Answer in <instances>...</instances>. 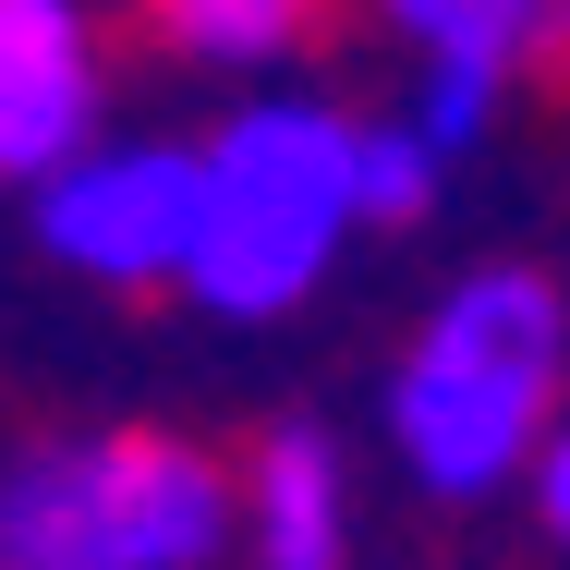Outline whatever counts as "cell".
<instances>
[{
    "instance_id": "cell-1",
    "label": "cell",
    "mask_w": 570,
    "mask_h": 570,
    "mask_svg": "<svg viewBox=\"0 0 570 570\" xmlns=\"http://www.w3.org/2000/svg\"><path fill=\"white\" fill-rule=\"evenodd\" d=\"M570 376V316L534 267H473L438 292V316L413 328L389 376V450L425 498H498L522 485V461L559 413Z\"/></svg>"
},
{
    "instance_id": "cell-2",
    "label": "cell",
    "mask_w": 570,
    "mask_h": 570,
    "mask_svg": "<svg viewBox=\"0 0 570 570\" xmlns=\"http://www.w3.org/2000/svg\"><path fill=\"white\" fill-rule=\"evenodd\" d=\"M352 243V110L255 98L195 146V243L183 292L207 316H292Z\"/></svg>"
},
{
    "instance_id": "cell-3",
    "label": "cell",
    "mask_w": 570,
    "mask_h": 570,
    "mask_svg": "<svg viewBox=\"0 0 570 570\" xmlns=\"http://www.w3.org/2000/svg\"><path fill=\"white\" fill-rule=\"evenodd\" d=\"M230 473L170 425H86L0 461V570H207Z\"/></svg>"
},
{
    "instance_id": "cell-4",
    "label": "cell",
    "mask_w": 570,
    "mask_h": 570,
    "mask_svg": "<svg viewBox=\"0 0 570 570\" xmlns=\"http://www.w3.org/2000/svg\"><path fill=\"white\" fill-rule=\"evenodd\" d=\"M37 243H49L73 279H98V292L183 279V243H195V146H158V134L73 146V158L37 183Z\"/></svg>"
},
{
    "instance_id": "cell-5",
    "label": "cell",
    "mask_w": 570,
    "mask_h": 570,
    "mask_svg": "<svg viewBox=\"0 0 570 570\" xmlns=\"http://www.w3.org/2000/svg\"><path fill=\"white\" fill-rule=\"evenodd\" d=\"M110 73H98V24L86 0H0V170L49 183L73 146H98Z\"/></svg>"
},
{
    "instance_id": "cell-6",
    "label": "cell",
    "mask_w": 570,
    "mask_h": 570,
    "mask_svg": "<svg viewBox=\"0 0 570 570\" xmlns=\"http://www.w3.org/2000/svg\"><path fill=\"white\" fill-rule=\"evenodd\" d=\"M230 534L255 570H341L352 559V498H341V438L328 425H267L255 461L230 473Z\"/></svg>"
},
{
    "instance_id": "cell-7",
    "label": "cell",
    "mask_w": 570,
    "mask_h": 570,
    "mask_svg": "<svg viewBox=\"0 0 570 570\" xmlns=\"http://www.w3.org/2000/svg\"><path fill=\"white\" fill-rule=\"evenodd\" d=\"M425 61H485V73H522L534 49L570 37V0H376Z\"/></svg>"
},
{
    "instance_id": "cell-8",
    "label": "cell",
    "mask_w": 570,
    "mask_h": 570,
    "mask_svg": "<svg viewBox=\"0 0 570 570\" xmlns=\"http://www.w3.org/2000/svg\"><path fill=\"white\" fill-rule=\"evenodd\" d=\"M158 49L170 61H207V73H267L316 37V0H146Z\"/></svg>"
},
{
    "instance_id": "cell-9",
    "label": "cell",
    "mask_w": 570,
    "mask_h": 570,
    "mask_svg": "<svg viewBox=\"0 0 570 570\" xmlns=\"http://www.w3.org/2000/svg\"><path fill=\"white\" fill-rule=\"evenodd\" d=\"M438 146L413 134V121H352V230L376 219V230H401V219H425L438 207Z\"/></svg>"
},
{
    "instance_id": "cell-10",
    "label": "cell",
    "mask_w": 570,
    "mask_h": 570,
    "mask_svg": "<svg viewBox=\"0 0 570 570\" xmlns=\"http://www.w3.org/2000/svg\"><path fill=\"white\" fill-rule=\"evenodd\" d=\"M498 86H510V73H485V61H425V86L401 98V121H413L438 158H461V146L498 121Z\"/></svg>"
},
{
    "instance_id": "cell-11",
    "label": "cell",
    "mask_w": 570,
    "mask_h": 570,
    "mask_svg": "<svg viewBox=\"0 0 570 570\" xmlns=\"http://www.w3.org/2000/svg\"><path fill=\"white\" fill-rule=\"evenodd\" d=\"M522 498H534V522L570 547V413H547V438H534V461H522Z\"/></svg>"
}]
</instances>
